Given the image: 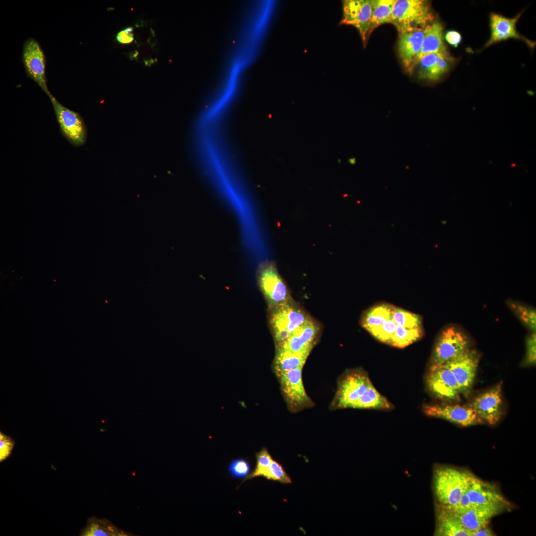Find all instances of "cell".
Instances as JSON below:
<instances>
[{
	"label": "cell",
	"mask_w": 536,
	"mask_h": 536,
	"mask_svg": "<svg viewBox=\"0 0 536 536\" xmlns=\"http://www.w3.org/2000/svg\"><path fill=\"white\" fill-rule=\"evenodd\" d=\"M309 355L307 353L293 352L277 348L274 360V369L279 376L291 370L303 367Z\"/></svg>",
	"instance_id": "cb8c5ba5"
},
{
	"label": "cell",
	"mask_w": 536,
	"mask_h": 536,
	"mask_svg": "<svg viewBox=\"0 0 536 536\" xmlns=\"http://www.w3.org/2000/svg\"><path fill=\"white\" fill-rule=\"evenodd\" d=\"M447 52L443 39V27L439 21H434L425 28V35L417 63L424 56Z\"/></svg>",
	"instance_id": "7402d4cb"
},
{
	"label": "cell",
	"mask_w": 536,
	"mask_h": 536,
	"mask_svg": "<svg viewBox=\"0 0 536 536\" xmlns=\"http://www.w3.org/2000/svg\"><path fill=\"white\" fill-rule=\"evenodd\" d=\"M437 536H471L463 526L455 511L450 507L436 503L435 508Z\"/></svg>",
	"instance_id": "44dd1931"
},
{
	"label": "cell",
	"mask_w": 536,
	"mask_h": 536,
	"mask_svg": "<svg viewBox=\"0 0 536 536\" xmlns=\"http://www.w3.org/2000/svg\"><path fill=\"white\" fill-rule=\"evenodd\" d=\"M256 466L254 470L246 477L243 482L257 476H263L273 460L267 448L256 454Z\"/></svg>",
	"instance_id": "4dcf8cb0"
},
{
	"label": "cell",
	"mask_w": 536,
	"mask_h": 536,
	"mask_svg": "<svg viewBox=\"0 0 536 536\" xmlns=\"http://www.w3.org/2000/svg\"><path fill=\"white\" fill-rule=\"evenodd\" d=\"M392 318L400 326L409 328H422L421 318L417 315L394 307Z\"/></svg>",
	"instance_id": "f546056e"
},
{
	"label": "cell",
	"mask_w": 536,
	"mask_h": 536,
	"mask_svg": "<svg viewBox=\"0 0 536 536\" xmlns=\"http://www.w3.org/2000/svg\"><path fill=\"white\" fill-rule=\"evenodd\" d=\"M479 361V354L470 348L443 364L454 375L461 395L468 396L473 386Z\"/></svg>",
	"instance_id": "52a82bcc"
},
{
	"label": "cell",
	"mask_w": 536,
	"mask_h": 536,
	"mask_svg": "<svg viewBox=\"0 0 536 536\" xmlns=\"http://www.w3.org/2000/svg\"><path fill=\"white\" fill-rule=\"evenodd\" d=\"M319 331V326L311 319L299 327L284 342L276 347L293 352L310 354Z\"/></svg>",
	"instance_id": "ffe728a7"
},
{
	"label": "cell",
	"mask_w": 536,
	"mask_h": 536,
	"mask_svg": "<svg viewBox=\"0 0 536 536\" xmlns=\"http://www.w3.org/2000/svg\"><path fill=\"white\" fill-rule=\"evenodd\" d=\"M506 502L494 485L482 481L469 472L460 502L456 507L452 508L462 509L470 506Z\"/></svg>",
	"instance_id": "5b68a950"
},
{
	"label": "cell",
	"mask_w": 536,
	"mask_h": 536,
	"mask_svg": "<svg viewBox=\"0 0 536 536\" xmlns=\"http://www.w3.org/2000/svg\"><path fill=\"white\" fill-rule=\"evenodd\" d=\"M445 39L448 43L454 47H457L462 40L461 34L455 30L448 31L445 36Z\"/></svg>",
	"instance_id": "74e56055"
},
{
	"label": "cell",
	"mask_w": 536,
	"mask_h": 536,
	"mask_svg": "<svg viewBox=\"0 0 536 536\" xmlns=\"http://www.w3.org/2000/svg\"><path fill=\"white\" fill-rule=\"evenodd\" d=\"M494 535V533L486 525L474 532L472 536H491Z\"/></svg>",
	"instance_id": "f35d334b"
},
{
	"label": "cell",
	"mask_w": 536,
	"mask_h": 536,
	"mask_svg": "<svg viewBox=\"0 0 536 536\" xmlns=\"http://www.w3.org/2000/svg\"><path fill=\"white\" fill-rule=\"evenodd\" d=\"M397 326L392 318H391L370 334L378 340L389 344Z\"/></svg>",
	"instance_id": "d6a6232c"
},
{
	"label": "cell",
	"mask_w": 536,
	"mask_h": 536,
	"mask_svg": "<svg viewBox=\"0 0 536 536\" xmlns=\"http://www.w3.org/2000/svg\"><path fill=\"white\" fill-rule=\"evenodd\" d=\"M469 348L468 336L458 328L449 327L442 332L436 342L430 368L442 365Z\"/></svg>",
	"instance_id": "277c9868"
},
{
	"label": "cell",
	"mask_w": 536,
	"mask_h": 536,
	"mask_svg": "<svg viewBox=\"0 0 536 536\" xmlns=\"http://www.w3.org/2000/svg\"><path fill=\"white\" fill-rule=\"evenodd\" d=\"M454 62L448 51L426 55L416 65L418 78L429 81H438L449 70Z\"/></svg>",
	"instance_id": "d6986e66"
},
{
	"label": "cell",
	"mask_w": 536,
	"mask_h": 536,
	"mask_svg": "<svg viewBox=\"0 0 536 536\" xmlns=\"http://www.w3.org/2000/svg\"><path fill=\"white\" fill-rule=\"evenodd\" d=\"M507 305L520 322L531 332H536V311L535 309L520 302L509 300Z\"/></svg>",
	"instance_id": "83f0119b"
},
{
	"label": "cell",
	"mask_w": 536,
	"mask_h": 536,
	"mask_svg": "<svg viewBox=\"0 0 536 536\" xmlns=\"http://www.w3.org/2000/svg\"><path fill=\"white\" fill-rule=\"evenodd\" d=\"M270 308L269 323L276 346L284 342L299 327L311 319L291 299Z\"/></svg>",
	"instance_id": "3957f363"
},
{
	"label": "cell",
	"mask_w": 536,
	"mask_h": 536,
	"mask_svg": "<svg viewBox=\"0 0 536 536\" xmlns=\"http://www.w3.org/2000/svg\"><path fill=\"white\" fill-rule=\"evenodd\" d=\"M502 382L477 395L468 404L483 422L495 425L502 415Z\"/></svg>",
	"instance_id": "30bf717a"
},
{
	"label": "cell",
	"mask_w": 536,
	"mask_h": 536,
	"mask_svg": "<svg viewBox=\"0 0 536 536\" xmlns=\"http://www.w3.org/2000/svg\"><path fill=\"white\" fill-rule=\"evenodd\" d=\"M370 383L367 375L361 370H354L345 374L338 383L333 406L335 408H353Z\"/></svg>",
	"instance_id": "8992f818"
},
{
	"label": "cell",
	"mask_w": 536,
	"mask_h": 536,
	"mask_svg": "<svg viewBox=\"0 0 536 536\" xmlns=\"http://www.w3.org/2000/svg\"><path fill=\"white\" fill-rule=\"evenodd\" d=\"M469 472L451 467L436 469L434 474L433 487L437 503L450 507L458 505L463 495Z\"/></svg>",
	"instance_id": "7a4b0ae2"
},
{
	"label": "cell",
	"mask_w": 536,
	"mask_h": 536,
	"mask_svg": "<svg viewBox=\"0 0 536 536\" xmlns=\"http://www.w3.org/2000/svg\"><path fill=\"white\" fill-rule=\"evenodd\" d=\"M427 384L431 392L439 399L456 401L460 398L459 385L451 370L444 364L429 368Z\"/></svg>",
	"instance_id": "8fae6325"
},
{
	"label": "cell",
	"mask_w": 536,
	"mask_h": 536,
	"mask_svg": "<svg viewBox=\"0 0 536 536\" xmlns=\"http://www.w3.org/2000/svg\"><path fill=\"white\" fill-rule=\"evenodd\" d=\"M14 441L8 436L0 432V462L7 458L12 451Z\"/></svg>",
	"instance_id": "d590c367"
},
{
	"label": "cell",
	"mask_w": 536,
	"mask_h": 536,
	"mask_svg": "<svg viewBox=\"0 0 536 536\" xmlns=\"http://www.w3.org/2000/svg\"><path fill=\"white\" fill-rule=\"evenodd\" d=\"M342 9L343 16L341 24L355 27L361 36L364 46H365L370 36L372 0H343Z\"/></svg>",
	"instance_id": "4fadbf2b"
},
{
	"label": "cell",
	"mask_w": 536,
	"mask_h": 536,
	"mask_svg": "<svg viewBox=\"0 0 536 536\" xmlns=\"http://www.w3.org/2000/svg\"><path fill=\"white\" fill-rule=\"evenodd\" d=\"M392 407L391 403L377 391L371 382L353 408L389 410Z\"/></svg>",
	"instance_id": "484cf974"
},
{
	"label": "cell",
	"mask_w": 536,
	"mask_h": 536,
	"mask_svg": "<svg viewBox=\"0 0 536 536\" xmlns=\"http://www.w3.org/2000/svg\"><path fill=\"white\" fill-rule=\"evenodd\" d=\"M258 282L270 308L290 300L287 287L273 264L268 263L261 267Z\"/></svg>",
	"instance_id": "9c48e42d"
},
{
	"label": "cell",
	"mask_w": 536,
	"mask_h": 536,
	"mask_svg": "<svg viewBox=\"0 0 536 536\" xmlns=\"http://www.w3.org/2000/svg\"><path fill=\"white\" fill-rule=\"evenodd\" d=\"M395 0H372V14L369 35L380 25L390 23Z\"/></svg>",
	"instance_id": "4316f807"
},
{
	"label": "cell",
	"mask_w": 536,
	"mask_h": 536,
	"mask_svg": "<svg viewBox=\"0 0 536 536\" xmlns=\"http://www.w3.org/2000/svg\"><path fill=\"white\" fill-rule=\"evenodd\" d=\"M425 28L399 34L398 42L399 56L403 67L409 73H411L417 65Z\"/></svg>",
	"instance_id": "ac0fdd59"
},
{
	"label": "cell",
	"mask_w": 536,
	"mask_h": 536,
	"mask_svg": "<svg viewBox=\"0 0 536 536\" xmlns=\"http://www.w3.org/2000/svg\"><path fill=\"white\" fill-rule=\"evenodd\" d=\"M22 61L28 76L49 96L51 93L47 85L44 53L39 43L32 38L24 43Z\"/></svg>",
	"instance_id": "5bb4252c"
},
{
	"label": "cell",
	"mask_w": 536,
	"mask_h": 536,
	"mask_svg": "<svg viewBox=\"0 0 536 536\" xmlns=\"http://www.w3.org/2000/svg\"><path fill=\"white\" fill-rule=\"evenodd\" d=\"M422 334V328L409 329L397 325L389 344L403 348L418 340Z\"/></svg>",
	"instance_id": "f1b7e54d"
},
{
	"label": "cell",
	"mask_w": 536,
	"mask_h": 536,
	"mask_svg": "<svg viewBox=\"0 0 536 536\" xmlns=\"http://www.w3.org/2000/svg\"><path fill=\"white\" fill-rule=\"evenodd\" d=\"M394 308V306L388 304L373 307L363 316L361 322L362 327L371 334L392 318Z\"/></svg>",
	"instance_id": "d4e9b609"
},
{
	"label": "cell",
	"mask_w": 536,
	"mask_h": 536,
	"mask_svg": "<svg viewBox=\"0 0 536 536\" xmlns=\"http://www.w3.org/2000/svg\"><path fill=\"white\" fill-rule=\"evenodd\" d=\"M508 502L468 507L462 509L453 508L464 528L471 536L480 528L487 525L490 519L506 510L509 506Z\"/></svg>",
	"instance_id": "9a60e30c"
},
{
	"label": "cell",
	"mask_w": 536,
	"mask_h": 536,
	"mask_svg": "<svg viewBox=\"0 0 536 536\" xmlns=\"http://www.w3.org/2000/svg\"><path fill=\"white\" fill-rule=\"evenodd\" d=\"M430 6L423 0H395L390 23L399 34L425 28L434 21Z\"/></svg>",
	"instance_id": "6da1fadb"
},
{
	"label": "cell",
	"mask_w": 536,
	"mask_h": 536,
	"mask_svg": "<svg viewBox=\"0 0 536 536\" xmlns=\"http://www.w3.org/2000/svg\"><path fill=\"white\" fill-rule=\"evenodd\" d=\"M133 28L128 27L119 32L116 36L117 41L122 43H129L134 40Z\"/></svg>",
	"instance_id": "8d00e7d4"
},
{
	"label": "cell",
	"mask_w": 536,
	"mask_h": 536,
	"mask_svg": "<svg viewBox=\"0 0 536 536\" xmlns=\"http://www.w3.org/2000/svg\"><path fill=\"white\" fill-rule=\"evenodd\" d=\"M81 536H131L132 533L120 529L106 518L93 516L87 519L85 527L80 531Z\"/></svg>",
	"instance_id": "603a6c76"
},
{
	"label": "cell",
	"mask_w": 536,
	"mask_h": 536,
	"mask_svg": "<svg viewBox=\"0 0 536 536\" xmlns=\"http://www.w3.org/2000/svg\"><path fill=\"white\" fill-rule=\"evenodd\" d=\"M423 411L428 416L445 419L463 426L484 423L469 406L459 404H427Z\"/></svg>",
	"instance_id": "2e32d148"
},
{
	"label": "cell",
	"mask_w": 536,
	"mask_h": 536,
	"mask_svg": "<svg viewBox=\"0 0 536 536\" xmlns=\"http://www.w3.org/2000/svg\"><path fill=\"white\" fill-rule=\"evenodd\" d=\"M522 13L513 18H507L501 14L492 13L490 16V36L484 46L487 48L497 42L515 39L523 41L531 48L535 46L534 42L520 34L516 29V24Z\"/></svg>",
	"instance_id": "e0dca14e"
},
{
	"label": "cell",
	"mask_w": 536,
	"mask_h": 536,
	"mask_svg": "<svg viewBox=\"0 0 536 536\" xmlns=\"http://www.w3.org/2000/svg\"><path fill=\"white\" fill-rule=\"evenodd\" d=\"M302 368L291 370L278 376L286 402L290 410L293 411L309 406L312 403L303 384Z\"/></svg>",
	"instance_id": "7c38bea8"
},
{
	"label": "cell",
	"mask_w": 536,
	"mask_h": 536,
	"mask_svg": "<svg viewBox=\"0 0 536 536\" xmlns=\"http://www.w3.org/2000/svg\"><path fill=\"white\" fill-rule=\"evenodd\" d=\"M526 352L522 362L524 366H533L536 362V332H531L526 338Z\"/></svg>",
	"instance_id": "836d02e7"
},
{
	"label": "cell",
	"mask_w": 536,
	"mask_h": 536,
	"mask_svg": "<svg viewBox=\"0 0 536 536\" xmlns=\"http://www.w3.org/2000/svg\"><path fill=\"white\" fill-rule=\"evenodd\" d=\"M263 477L282 483H290L292 482L290 477L285 472L282 466L274 460H272Z\"/></svg>",
	"instance_id": "1f68e13d"
},
{
	"label": "cell",
	"mask_w": 536,
	"mask_h": 536,
	"mask_svg": "<svg viewBox=\"0 0 536 536\" xmlns=\"http://www.w3.org/2000/svg\"><path fill=\"white\" fill-rule=\"evenodd\" d=\"M229 471L233 477H246L250 474V466L245 459H236L233 460L229 464Z\"/></svg>",
	"instance_id": "e575fe53"
},
{
	"label": "cell",
	"mask_w": 536,
	"mask_h": 536,
	"mask_svg": "<svg viewBox=\"0 0 536 536\" xmlns=\"http://www.w3.org/2000/svg\"><path fill=\"white\" fill-rule=\"evenodd\" d=\"M59 124L61 131L67 140L74 146L85 143L87 130L84 121L78 113L73 111L59 103L51 94L48 96Z\"/></svg>",
	"instance_id": "ba28073f"
}]
</instances>
